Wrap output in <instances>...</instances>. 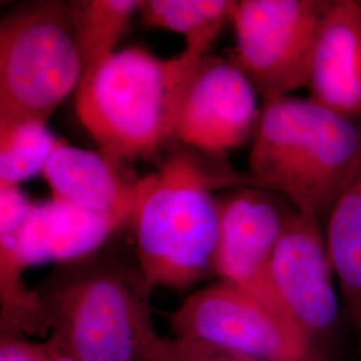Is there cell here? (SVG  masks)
I'll list each match as a JSON object with an SVG mask.
<instances>
[{
    "instance_id": "ac0fdd59",
    "label": "cell",
    "mask_w": 361,
    "mask_h": 361,
    "mask_svg": "<svg viewBox=\"0 0 361 361\" xmlns=\"http://www.w3.org/2000/svg\"><path fill=\"white\" fill-rule=\"evenodd\" d=\"M50 356L28 344L7 341L1 345L0 361H49Z\"/></svg>"
},
{
    "instance_id": "52a82bcc",
    "label": "cell",
    "mask_w": 361,
    "mask_h": 361,
    "mask_svg": "<svg viewBox=\"0 0 361 361\" xmlns=\"http://www.w3.org/2000/svg\"><path fill=\"white\" fill-rule=\"evenodd\" d=\"M170 323L178 338L255 360H310V338L296 324L224 280L188 297L170 314Z\"/></svg>"
},
{
    "instance_id": "30bf717a",
    "label": "cell",
    "mask_w": 361,
    "mask_h": 361,
    "mask_svg": "<svg viewBox=\"0 0 361 361\" xmlns=\"http://www.w3.org/2000/svg\"><path fill=\"white\" fill-rule=\"evenodd\" d=\"M334 268L319 219L293 210L271 258V280L290 320L312 338L328 334L338 317Z\"/></svg>"
},
{
    "instance_id": "5bb4252c",
    "label": "cell",
    "mask_w": 361,
    "mask_h": 361,
    "mask_svg": "<svg viewBox=\"0 0 361 361\" xmlns=\"http://www.w3.org/2000/svg\"><path fill=\"white\" fill-rule=\"evenodd\" d=\"M142 0H73L71 20L82 78L78 89L116 54L118 42L128 31Z\"/></svg>"
},
{
    "instance_id": "e0dca14e",
    "label": "cell",
    "mask_w": 361,
    "mask_h": 361,
    "mask_svg": "<svg viewBox=\"0 0 361 361\" xmlns=\"http://www.w3.org/2000/svg\"><path fill=\"white\" fill-rule=\"evenodd\" d=\"M142 361H258L244 355L214 347L204 341L157 337L154 332L149 337L143 349Z\"/></svg>"
},
{
    "instance_id": "ba28073f",
    "label": "cell",
    "mask_w": 361,
    "mask_h": 361,
    "mask_svg": "<svg viewBox=\"0 0 361 361\" xmlns=\"http://www.w3.org/2000/svg\"><path fill=\"white\" fill-rule=\"evenodd\" d=\"M281 198L271 190L245 186L221 200L216 271L219 280L290 320L271 280L273 253L286 219L295 210Z\"/></svg>"
},
{
    "instance_id": "2e32d148",
    "label": "cell",
    "mask_w": 361,
    "mask_h": 361,
    "mask_svg": "<svg viewBox=\"0 0 361 361\" xmlns=\"http://www.w3.org/2000/svg\"><path fill=\"white\" fill-rule=\"evenodd\" d=\"M62 143L40 122H19L0 129V186H19L42 174Z\"/></svg>"
},
{
    "instance_id": "277c9868",
    "label": "cell",
    "mask_w": 361,
    "mask_h": 361,
    "mask_svg": "<svg viewBox=\"0 0 361 361\" xmlns=\"http://www.w3.org/2000/svg\"><path fill=\"white\" fill-rule=\"evenodd\" d=\"M80 78L70 1H27L1 15L0 129L47 123Z\"/></svg>"
},
{
    "instance_id": "5b68a950",
    "label": "cell",
    "mask_w": 361,
    "mask_h": 361,
    "mask_svg": "<svg viewBox=\"0 0 361 361\" xmlns=\"http://www.w3.org/2000/svg\"><path fill=\"white\" fill-rule=\"evenodd\" d=\"M150 286L142 273L110 265L78 271L58 285L51 302L70 356L79 361H140L153 334Z\"/></svg>"
},
{
    "instance_id": "8992f818",
    "label": "cell",
    "mask_w": 361,
    "mask_h": 361,
    "mask_svg": "<svg viewBox=\"0 0 361 361\" xmlns=\"http://www.w3.org/2000/svg\"><path fill=\"white\" fill-rule=\"evenodd\" d=\"M331 1L237 0L233 62L264 101L308 87L316 42Z\"/></svg>"
},
{
    "instance_id": "7c38bea8",
    "label": "cell",
    "mask_w": 361,
    "mask_h": 361,
    "mask_svg": "<svg viewBox=\"0 0 361 361\" xmlns=\"http://www.w3.org/2000/svg\"><path fill=\"white\" fill-rule=\"evenodd\" d=\"M52 197L75 207L131 222L138 202L140 182L106 155L63 142L42 173Z\"/></svg>"
},
{
    "instance_id": "4fadbf2b",
    "label": "cell",
    "mask_w": 361,
    "mask_h": 361,
    "mask_svg": "<svg viewBox=\"0 0 361 361\" xmlns=\"http://www.w3.org/2000/svg\"><path fill=\"white\" fill-rule=\"evenodd\" d=\"M326 249L361 336V165L329 212Z\"/></svg>"
},
{
    "instance_id": "6da1fadb",
    "label": "cell",
    "mask_w": 361,
    "mask_h": 361,
    "mask_svg": "<svg viewBox=\"0 0 361 361\" xmlns=\"http://www.w3.org/2000/svg\"><path fill=\"white\" fill-rule=\"evenodd\" d=\"M255 186L225 157L173 142L162 165L141 177L131 224L140 271L150 288L186 289L216 271L224 188Z\"/></svg>"
},
{
    "instance_id": "8fae6325",
    "label": "cell",
    "mask_w": 361,
    "mask_h": 361,
    "mask_svg": "<svg viewBox=\"0 0 361 361\" xmlns=\"http://www.w3.org/2000/svg\"><path fill=\"white\" fill-rule=\"evenodd\" d=\"M310 99L361 123V3L335 0L324 15L310 68Z\"/></svg>"
},
{
    "instance_id": "9a60e30c",
    "label": "cell",
    "mask_w": 361,
    "mask_h": 361,
    "mask_svg": "<svg viewBox=\"0 0 361 361\" xmlns=\"http://www.w3.org/2000/svg\"><path fill=\"white\" fill-rule=\"evenodd\" d=\"M233 6L234 0H142L138 16L145 26L183 35L185 47L209 55Z\"/></svg>"
},
{
    "instance_id": "9c48e42d",
    "label": "cell",
    "mask_w": 361,
    "mask_h": 361,
    "mask_svg": "<svg viewBox=\"0 0 361 361\" xmlns=\"http://www.w3.org/2000/svg\"><path fill=\"white\" fill-rule=\"evenodd\" d=\"M257 91L232 59L207 55L180 104L174 142L225 157L257 129Z\"/></svg>"
},
{
    "instance_id": "3957f363",
    "label": "cell",
    "mask_w": 361,
    "mask_h": 361,
    "mask_svg": "<svg viewBox=\"0 0 361 361\" xmlns=\"http://www.w3.org/2000/svg\"><path fill=\"white\" fill-rule=\"evenodd\" d=\"M205 56L188 47L169 59L142 47L111 55L77 90L78 119L98 152L125 165L166 150L186 89Z\"/></svg>"
},
{
    "instance_id": "7a4b0ae2",
    "label": "cell",
    "mask_w": 361,
    "mask_h": 361,
    "mask_svg": "<svg viewBox=\"0 0 361 361\" xmlns=\"http://www.w3.org/2000/svg\"><path fill=\"white\" fill-rule=\"evenodd\" d=\"M361 165V123L310 98L264 101L249 154L256 188L320 219Z\"/></svg>"
}]
</instances>
